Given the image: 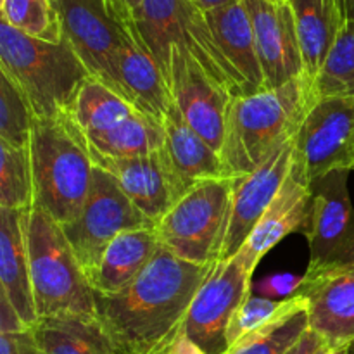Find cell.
<instances>
[{"label":"cell","instance_id":"obj_40","mask_svg":"<svg viewBox=\"0 0 354 354\" xmlns=\"http://www.w3.org/2000/svg\"><path fill=\"white\" fill-rule=\"evenodd\" d=\"M342 7H344L346 19H353L354 17V0H342Z\"/></svg>","mask_w":354,"mask_h":354},{"label":"cell","instance_id":"obj_33","mask_svg":"<svg viewBox=\"0 0 354 354\" xmlns=\"http://www.w3.org/2000/svg\"><path fill=\"white\" fill-rule=\"evenodd\" d=\"M301 282H303V275L297 277L292 273H277V275L268 277V279L261 280L256 286V290L261 294L263 297L268 299H275V297H290L294 296L297 289H299Z\"/></svg>","mask_w":354,"mask_h":354},{"label":"cell","instance_id":"obj_10","mask_svg":"<svg viewBox=\"0 0 354 354\" xmlns=\"http://www.w3.org/2000/svg\"><path fill=\"white\" fill-rule=\"evenodd\" d=\"M251 280L252 273L234 256L214 263L197 290L183 330L207 354H223L228 349V325L235 310L252 294Z\"/></svg>","mask_w":354,"mask_h":354},{"label":"cell","instance_id":"obj_17","mask_svg":"<svg viewBox=\"0 0 354 354\" xmlns=\"http://www.w3.org/2000/svg\"><path fill=\"white\" fill-rule=\"evenodd\" d=\"M254 30L265 90L279 88L306 75L289 2L244 0Z\"/></svg>","mask_w":354,"mask_h":354},{"label":"cell","instance_id":"obj_25","mask_svg":"<svg viewBox=\"0 0 354 354\" xmlns=\"http://www.w3.org/2000/svg\"><path fill=\"white\" fill-rule=\"evenodd\" d=\"M296 19L304 71L317 82L346 23L337 0H287Z\"/></svg>","mask_w":354,"mask_h":354},{"label":"cell","instance_id":"obj_27","mask_svg":"<svg viewBox=\"0 0 354 354\" xmlns=\"http://www.w3.org/2000/svg\"><path fill=\"white\" fill-rule=\"evenodd\" d=\"M308 330L306 303L303 297L290 296L282 301L272 322L235 342L223 354H286Z\"/></svg>","mask_w":354,"mask_h":354},{"label":"cell","instance_id":"obj_6","mask_svg":"<svg viewBox=\"0 0 354 354\" xmlns=\"http://www.w3.org/2000/svg\"><path fill=\"white\" fill-rule=\"evenodd\" d=\"M69 116L85 138L92 159L138 158L165 147L162 123L140 113L95 78L82 86Z\"/></svg>","mask_w":354,"mask_h":354},{"label":"cell","instance_id":"obj_19","mask_svg":"<svg viewBox=\"0 0 354 354\" xmlns=\"http://www.w3.org/2000/svg\"><path fill=\"white\" fill-rule=\"evenodd\" d=\"M113 90L159 123L173 104L165 71L138 35L133 17H127V38L118 54Z\"/></svg>","mask_w":354,"mask_h":354},{"label":"cell","instance_id":"obj_22","mask_svg":"<svg viewBox=\"0 0 354 354\" xmlns=\"http://www.w3.org/2000/svg\"><path fill=\"white\" fill-rule=\"evenodd\" d=\"M192 6L189 0H142L133 14L135 28L165 71L166 80L173 45L187 48L190 54L199 48V40L189 23Z\"/></svg>","mask_w":354,"mask_h":354},{"label":"cell","instance_id":"obj_14","mask_svg":"<svg viewBox=\"0 0 354 354\" xmlns=\"http://www.w3.org/2000/svg\"><path fill=\"white\" fill-rule=\"evenodd\" d=\"M294 296L306 303L310 330L324 337L334 351L354 344V259L308 270Z\"/></svg>","mask_w":354,"mask_h":354},{"label":"cell","instance_id":"obj_24","mask_svg":"<svg viewBox=\"0 0 354 354\" xmlns=\"http://www.w3.org/2000/svg\"><path fill=\"white\" fill-rule=\"evenodd\" d=\"M165 151L169 162L187 189L206 180L227 178L220 152L214 151L185 120L175 102L165 121Z\"/></svg>","mask_w":354,"mask_h":354},{"label":"cell","instance_id":"obj_28","mask_svg":"<svg viewBox=\"0 0 354 354\" xmlns=\"http://www.w3.org/2000/svg\"><path fill=\"white\" fill-rule=\"evenodd\" d=\"M0 207L16 211H30L35 207L30 145L12 147L0 142Z\"/></svg>","mask_w":354,"mask_h":354},{"label":"cell","instance_id":"obj_29","mask_svg":"<svg viewBox=\"0 0 354 354\" xmlns=\"http://www.w3.org/2000/svg\"><path fill=\"white\" fill-rule=\"evenodd\" d=\"M0 16L3 23L45 41L64 38L54 0H2Z\"/></svg>","mask_w":354,"mask_h":354},{"label":"cell","instance_id":"obj_9","mask_svg":"<svg viewBox=\"0 0 354 354\" xmlns=\"http://www.w3.org/2000/svg\"><path fill=\"white\" fill-rule=\"evenodd\" d=\"M62 35L92 78L113 88L116 61L127 38V17L107 0H54Z\"/></svg>","mask_w":354,"mask_h":354},{"label":"cell","instance_id":"obj_31","mask_svg":"<svg viewBox=\"0 0 354 354\" xmlns=\"http://www.w3.org/2000/svg\"><path fill=\"white\" fill-rule=\"evenodd\" d=\"M37 116L21 90L0 73V142L28 147Z\"/></svg>","mask_w":354,"mask_h":354},{"label":"cell","instance_id":"obj_16","mask_svg":"<svg viewBox=\"0 0 354 354\" xmlns=\"http://www.w3.org/2000/svg\"><path fill=\"white\" fill-rule=\"evenodd\" d=\"M92 161L116 180L124 196L154 228L189 190L173 169L165 147L138 158H95Z\"/></svg>","mask_w":354,"mask_h":354},{"label":"cell","instance_id":"obj_23","mask_svg":"<svg viewBox=\"0 0 354 354\" xmlns=\"http://www.w3.org/2000/svg\"><path fill=\"white\" fill-rule=\"evenodd\" d=\"M161 248L156 228H137L118 235L99 263L86 273L95 296H113L127 289Z\"/></svg>","mask_w":354,"mask_h":354},{"label":"cell","instance_id":"obj_5","mask_svg":"<svg viewBox=\"0 0 354 354\" xmlns=\"http://www.w3.org/2000/svg\"><path fill=\"white\" fill-rule=\"evenodd\" d=\"M26 241L38 320L97 315L95 292L61 225L33 207L28 213Z\"/></svg>","mask_w":354,"mask_h":354},{"label":"cell","instance_id":"obj_3","mask_svg":"<svg viewBox=\"0 0 354 354\" xmlns=\"http://www.w3.org/2000/svg\"><path fill=\"white\" fill-rule=\"evenodd\" d=\"M0 73L21 90L38 120L71 114L82 86L92 78L66 38L54 44L0 21Z\"/></svg>","mask_w":354,"mask_h":354},{"label":"cell","instance_id":"obj_13","mask_svg":"<svg viewBox=\"0 0 354 354\" xmlns=\"http://www.w3.org/2000/svg\"><path fill=\"white\" fill-rule=\"evenodd\" d=\"M168 85L173 102L182 113L183 120L214 151L220 152L228 106L234 95L211 78L192 54L180 45L171 47Z\"/></svg>","mask_w":354,"mask_h":354},{"label":"cell","instance_id":"obj_39","mask_svg":"<svg viewBox=\"0 0 354 354\" xmlns=\"http://www.w3.org/2000/svg\"><path fill=\"white\" fill-rule=\"evenodd\" d=\"M189 2H192L194 6H196L197 9L203 10V12H207V10L216 9V7H221V6H227V3L235 2V0H189Z\"/></svg>","mask_w":354,"mask_h":354},{"label":"cell","instance_id":"obj_32","mask_svg":"<svg viewBox=\"0 0 354 354\" xmlns=\"http://www.w3.org/2000/svg\"><path fill=\"white\" fill-rule=\"evenodd\" d=\"M282 301L268 299L263 296H249L241 306L235 310L234 317H232L230 325H228V348L244 339L251 332L258 330V328L265 327L268 322H272L277 317V313L282 308Z\"/></svg>","mask_w":354,"mask_h":354},{"label":"cell","instance_id":"obj_15","mask_svg":"<svg viewBox=\"0 0 354 354\" xmlns=\"http://www.w3.org/2000/svg\"><path fill=\"white\" fill-rule=\"evenodd\" d=\"M294 158V138L248 175L232 178L230 209L220 259L237 254L286 182Z\"/></svg>","mask_w":354,"mask_h":354},{"label":"cell","instance_id":"obj_30","mask_svg":"<svg viewBox=\"0 0 354 354\" xmlns=\"http://www.w3.org/2000/svg\"><path fill=\"white\" fill-rule=\"evenodd\" d=\"M315 88L318 97L342 95L354 99V21L346 19L315 82Z\"/></svg>","mask_w":354,"mask_h":354},{"label":"cell","instance_id":"obj_42","mask_svg":"<svg viewBox=\"0 0 354 354\" xmlns=\"http://www.w3.org/2000/svg\"><path fill=\"white\" fill-rule=\"evenodd\" d=\"M339 2V6H341V9H342V12H344V7H342V0H337Z\"/></svg>","mask_w":354,"mask_h":354},{"label":"cell","instance_id":"obj_45","mask_svg":"<svg viewBox=\"0 0 354 354\" xmlns=\"http://www.w3.org/2000/svg\"><path fill=\"white\" fill-rule=\"evenodd\" d=\"M351 171H354V162H353V166H351Z\"/></svg>","mask_w":354,"mask_h":354},{"label":"cell","instance_id":"obj_11","mask_svg":"<svg viewBox=\"0 0 354 354\" xmlns=\"http://www.w3.org/2000/svg\"><path fill=\"white\" fill-rule=\"evenodd\" d=\"M354 99L320 97L294 137V159L310 182L339 168L351 169Z\"/></svg>","mask_w":354,"mask_h":354},{"label":"cell","instance_id":"obj_41","mask_svg":"<svg viewBox=\"0 0 354 354\" xmlns=\"http://www.w3.org/2000/svg\"><path fill=\"white\" fill-rule=\"evenodd\" d=\"M346 351H348L349 354H354V344H351V346H349V348H348V349H346Z\"/></svg>","mask_w":354,"mask_h":354},{"label":"cell","instance_id":"obj_21","mask_svg":"<svg viewBox=\"0 0 354 354\" xmlns=\"http://www.w3.org/2000/svg\"><path fill=\"white\" fill-rule=\"evenodd\" d=\"M30 211L0 207V294L12 304L21 320L33 328L38 324V313L26 241Z\"/></svg>","mask_w":354,"mask_h":354},{"label":"cell","instance_id":"obj_7","mask_svg":"<svg viewBox=\"0 0 354 354\" xmlns=\"http://www.w3.org/2000/svg\"><path fill=\"white\" fill-rule=\"evenodd\" d=\"M230 194V178L196 183L156 227L161 245L194 265L207 266L220 261Z\"/></svg>","mask_w":354,"mask_h":354},{"label":"cell","instance_id":"obj_34","mask_svg":"<svg viewBox=\"0 0 354 354\" xmlns=\"http://www.w3.org/2000/svg\"><path fill=\"white\" fill-rule=\"evenodd\" d=\"M0 354H44L33 328L0 334Z\"/></svg>","mask_w":354,"mask_h":354},{"label":"cell","instance_id":"obj_35","mask_svg":"<svg viewBox=\"0 0 354 354\" xmlns=\"http://www.w3.org/2000/svg\"><path fill=\"white\" fill-rule=\"evenodd\" d=\"M334 353V349L327 344L324 337L317 334L313 330H308L292 348L289 349L286 354H330Z\"/></svg>","mask_w":354,"mask_h":354},{"label":"cell","instance_id":"obj_4","mask_svg":"<svg viewBox=\"0 0 354 354\" xmlns=\"http://www.w3.org/2000/svg\"><path fill=\"white\" fill-rule=\"evenodd\" d=\"M35 207L59 225L75 221L92 185L95 165L71 116L35 121L30 140Z\"/></svg>","mask_w":354,"mask_h":354},{"label":"cell","instance_id":"obj_43","mask_svg":"<svg viewBox=\"0 0 354 354\" xmlns=\"http://www.w3.org/2000/svg\"><path fill=\"white\" fill-rule=\"evenodd\" d=\"M353 162H354V138H353ZM353 162H351V166H353Z\"/></svg>","mask_w":354,"mask_h":354},{"label":"cell","instance_id":"obj_20","mask_svg":"<svg viewBox=\"0 0 354 354\" xmlns=\"http://www.w3.org/2000/svg\"><path fill=\"white\" fill-rule=\"evenodd\" d=\"M204 16L218 47L237 76L242 95H252L265 90L254 30L244 0L211 9L204 12Z\"/></svg>","mask_w":354,"mask_h":354},{"label":"cell","instance_id":"obj_44","mask_svg":"<svg viewBox=\"0 0 354 354\" xmlns=\"http://www.w3.org/2000/svg\"><path fill=\"white\" fill-rule=\"evenodd\" d=\"M270 2H287V0H270Z\"/></svg>","mask_w":354,"mask_h":354},{"label":"cell","instance_id":"obj_2","mask_svg":"<svg viewBox=\"0 0 354 354\" xmlns=\"http://www.w3.org/2000/svg\"><path fill=\"white\" fill-rule=\"evenodd\" d=\"M320 99L306 75L287 85L234 97L228 106L220 158L227 178L248 175L292 140Z\"/></svg>","mask_w":354,"mask_h":354},{"label":"cell","instance_id":"obj_38","mask_svg":"<svg viewBox=\"0 0 354 354\" xmlns=\"http://www.w3.org/2000/svg\"><path fill=\"white\" fill-rule=\"evenodd\" d=\"M107 2L120 17H133L135 10L140 7L142 0H107Z\"/></svg>","mask_w":354,"mask_h":354},{"label":"cell","instance_id":"obj_12","mask_svg":"<svg viewBox=\"0 0 354 354\" xmlns=\"http://www.w3.org/2000/svg\"><path fill=\"white\" fill-rule=\"evenodd\" d=\"M348 168H339L311 182L313 214L306 232L308 270L354 259V206L349 196Z\"/></svg>","mask_w":354,"mask_h":354},{"label":"cell","instance_id":"obj_36","mask_svg":"<svg viewBox=\"0 0 354 354\" xmlns=\"http://www.w3.org/2000/svg\"><path fill=\"white\" fill-rule=\"evenodd\" d=\"M156 354H207L201 346H197L189 335L185 334V330H180L171 341L166 342L161 349Z\"/></svg>","mask_w":354,"mask_h":354},{"label":"cell","instance_id":"obj_18","mask_svg":"<svg viewBox=\"0 0 354 354\" xmlns=\"http://www.w3.org/2000/svg\"><path fill=\"white\" fill-rule=\"evenodd\" d=\"M313 214V190L301 166L292 158V166L273 203L265 211L252 234L237 252L249 273L254 275L259 261L294 232L306 234Z\"/></svg>","mask_w":354,"mask_h":354},{"label":"cell","instance_id":"obj_1","mask_svg":"<svg viewBox=\"0 0 354 354\" xmlns=\"http://www.w3.org/2000/svg\"><path fill=\"white\" fill-rule=\"evenodd\" d=\"M213 265H194L159 248L121 292L95 296L97 318L120 354H156L183 328L187 311Z\"/></svg>","mask_w":354,"mask_h":354},{"label":"cell","instance_id":"obj_37","mask_svg":"<svg viewBox=\"0 0 354 354\" xmlns=\"http://www.w3.org/2000/svg\"><path fill=\"white\" fill-rule=\"evenodd\" d=\"M28 327L17 311L14 310L12 304L0 294V334H7V332H21L26 330Z\"/></svg>","mask_w":354,"mask_h":354},{"label":"cell","instance_id":"obj_8","mask_svg":"<svg viewBox=\"0 0 354 354\" xmlns=\"http://www.w3.org/2000/svg\"><path fill=\"white\" fill-rule=\"evenodd\" d=\"M61 227L85 275L118 235L137 228H154L124 196L116 180L97 166L82 213L75 221Z\"/></svg>","mask_w":354,"mask_h":354},{"label":"cell","instance_id":"obj_26","mask_svg":"<svg viewBox=\"0 0 354 354\" xmlns=\"http://www.w3.org/2000/svg\"><path fill=\"white\" fill-rule=\"evenodd\" d=\"M44 354H120L97 315H59L33 327Z\"/></svg>","mask_w":354,"mask_h":354}]
</instances>
